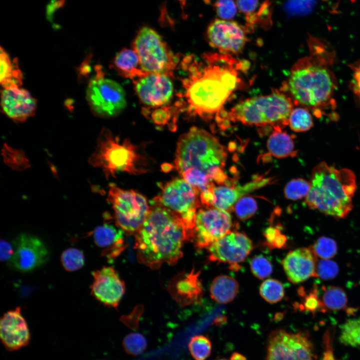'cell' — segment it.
<instances>
[{
  "label": "cell",
  "mask_w": 360,
  "mask_h": 360,
  "mask_svg": "<svg viewBox=\"0 0 360 360\" xmlns=\"http://www.w3.org/2000/svg\"><path fill=\"white\" fill-rule=\"evenodd\" d=\"M152 203L176 215L185 227L188 240H193L196 210L201 204L198 190L183 178H176L166 184Z\"/></svg>",
  "instance_id": "cell-8"
},
{
  "label": "cell",
  "mask_w": 360,
  "mask_h": 360,
  "mask_svg": "<svg viewBox=\"0 0 360 360\" xmlns=\"http://www.w3.org/2000/svg\"><path fill=\"white\" fill-rule=\"evenodd\" d=\"M0 82L4 88L20 87L22 84V74L18 60H12L8 54L2 48L0 52Z\"/></svg>",
  "instance_id": "cell-27"
},
{
  "label": "cell",
  "mask_w": 360,
  "mask_h": 360,
  "mask_svg": "<svg viewBox=\"0 0 360 360\" xmlns=\"http://www.w3.org/2000/svg\"><path fill=\"white\" fill-rule=\"evenodd\" d=\"M170 111L168 108H162L155 110L152 114V120L157 124H165L170 118Z\"/></svg>",
  "instance_id": "cell-48"
},
{
  "label": "cell",
  "mask_w": 360,
  "mask_h": 360,
  "mask_svg": "<svg viewBox=\"0 0 360 360\" xmlns=\"http://www.w3.org/2000/svg\"><path fill=\"white\" fill-rule=\"evenodd\" d=\"M188 348L194 360H206L211 354L212 342L206 336H195L190 340Z\"/></svg>",
  "instance_id": "cell-32"
},
{
  "label": "cell",
  "mask_w": 360,
  "mask_h": 360,
  "mask_svg": "<svg viewBox=\"0 0 360 360\" xmlns=\"http://www.w3.org/2000/svg\"><path fill=\"white\" fill-rule=\"evenodd\" d=\"M114 64L120 73L133 79L148 74L142 69L139 57L134 49L122 50L116 54Z\"/></svg>",
  "instance_id": "cell-28"
},
{
  "label": "cell",
  "mask_w": 360,
  "mask_h": 360,
  "mask_svg": "<svg viewBox=\"0 0 360 360\" xmlns=\"http://www.w3.org/2000/svg\"><path fill=\"white\" fill-rule=\"evenodd\" d=\"M321 300L326 310H341L344 309L348 304L347 296L344 290L336 286L323 288Z\"/></svg>",
  "instance_id": "cell-29"
},
{
  "label": "cell",
  "mask_w": 360,
  "mask_h": 360,
  "mask_svg": "<svg viewBox=\"0 0 360 360\" xmlns=\"http://www.w3.org/2000/svg\"><path fill=\"white\" fill-rule=\"evenodd\" d=\"M108 200L114 210L116 224L126 232H136L150 210L144 196L133 190H125L111 185Z\"/></svg>",
  "instance_id": "cell-10"
},
{
  "label": "cell",
  "mask_w": 360,
  "mask_h": 360,
  "mask_svg": "<svg viewBox=\"0 0 360 360\" xmlns=\"http://www.w3.org/2000/svg\"><path fill=\"white\" fill-rule=\"evenodd\" d=\"M13 246L14 254L9 264L20 272H28L39 268L50 257L47 247L36 236L22 234L14 240Z\"/></svg>",
  "instance_id": "cell-14"
},
{
  "label": "cell",
  "mask_w": 360,
  "mask_h": 360,
  "mask_svg": "<svg viewBox=\"0 0 360 360\" xmlns=\"http://www.w3.org/2000/svg\"><path fill=\"white\" fill-rule=\"evenodd\" d=\"M316 257L323 260L333 258L337 252V244L332 239L326 236L318 238L311 248Z\"/></svg>",
  "instance_id": "cell-38"
},
{
  "label": "cell",
  "mask_w": 360,
  "mask_h": 360,
  "mask_svg": "<svg viewBox=\"0 0 360 360\" xmlns=\"http://www.w3.org/2000/svg\"><path fill=\"white\" fill-rule=\"evenodd\" d=\"M66 0H51L46 8V17L49 21L54 20V14L60 8H63Z\"/></svg>",
  "instance_id": "cell-50"
},
{
  "label": "cell",
  "mask_w": 360,
  "mask_h": 360,
  "mask_svg": "<svg viewBox=\"0 0 360 360\" xmlns=\"http://www.w3.org/2000/svg\"><path fill=\"white\" fill-rule=\"evenodd\" d=\"M230 360H246V357L238 352H234L232 354Z\"/></svg>",
  "instance_id": "cell-51"
},
{
  "label": "cell",
  "mask_w": 360,
  "mask_h": 360,
  "mask_svg": "<svg viewBox=\"0 0 360 360\" xmlns=\"http://www.w3.org/2000/svg\"><path fill=\"white\" fill-rule=\"evenodd\" d=\"M0 336L2 344L9 352L16 350L28 344L30 332L20 307L8 311L1 317Z\"/></svg>",
  "instance_id": "cell-19"
},
{
  "label": "cell",
  "mask_w": 360,
  "mask_h": 360,
  "mask_svg": "<svg viewBox=\"0 0 360 360\" xmlns=\"http://www.w3.org/2000/svg\"><path fill=\"white\" fill-rule=\"evenodd\" d=\"M258 4V0H236V6L240 10L250 16L255 10Z\"/></svg>",
  "instance_id": "cell-47"
},
{
  "label": "cell",
  "mask_w": 360,
  "mask_h": 360,
  "mask_svg": "<svg viewBox=\"0 0 360 360\" xmlns=\"http://www.w3.org/2000/svg\"><path fill=\"white\" fill-rule=\"evenodd\" d=\"M208 248L209 260L230 264L235 270L244 260L253 248L252 240L244 234L230 232Z\"/></svg>",
  "instance_id": "cell-15"
},
{
  "label": "cell",
  "mask_w": 360,
  "mask_h": 360,
  "mask_svg": "<svg viewBox=\"0 0 360 360\" xmlns=\"http://www.w3.org/2000/svg\"><path fill=\"white\" fill-rule=\"evenodd\" d=\"M310 188V182L298 178L290 181L284 190L285 197L290 200H298L308 194Z\"/></svg>",
  "instance_id": "cell-37"
},
{
  "label": "cell",
  "mask_w": 360,
  "mask_h": 360,
  "mask_svg": "<svg viewBox=\"0 0 360 360\" xmlns=\"http://www.w3.org/2000/svg\"><path fill=\"white\" fill-rule=\"evenodd\" d=\"M91 294L98 300L108 306L116 307L124 292L125 284L116 270L111 266H103L92 272Z\"/></svg>",
  "instance_id": "cell-18"
},
{
  "label": "cell",
  "mask_w": 360,
  "mask_h": 360,
  "mask_svg": "<svg viewBox=\"0 0 360 360\" xmlns=\"http://www.w3.org/2000/svg\"><path fill=\"white\" fill-rule=\"evenodd\" d=\"M349 66L352 70L350 87L360 103V60Z\"/></svg>",
  "instance_id": "cell-46"
},
{
  "label": "cell",
  "mask_w": 360,
  "mask_h": 360,
  "mask_svg": "<svg viewBox=\"0 0 360 360\" xmlns=\"http://www.w3.org/2000/svg\"><path fill=\"white\" fill-rule=\"evenodd\" d=\"M274 130L270 136L267 148L270 152L278 158L294 156L296 151L291 136L282 130L280 126H274Z\"/></svg>",
  "instance_id": "cell-26"
},
{
  "label": "cell",
  "mask_w": 360,
  "mask_h": 360,
  "mask_svg": "<svg viewBox=\"0 0 360 360\" xmlns=\"http://www.w3.org/2000/svg\"><path fill=\"white\" fill-rule=\"evenodd\" d=\"M170 75L150 73L136 78L134 82L136 92L145 104L158 107L166 104L173 92V84Z\"/></svg>",
  "instance_id": "cell-17"
},
{
  "label": "cell",
  "mask_w": 360,
  "mask_h": 360,
  "mask_svg": "<svg viewBox=\"0 0 360 360\" xmlns=\"http://www.w3.org/2000/svg\"><path fill=\"white\" fill-rule=\"evenodd\" d=\"M140 66L146 73L171 75L177 60L161 36L148 26L140 28L133 42Z\"/></svg>",
  "instance_id": "cell-9"
},
{
  "label": "cell",
  "mask_w": 360,
  "mask_h": 360,
  "mask_svg": "<svg viewBox=\"0 0 360 360\" xmlns=\"http://www.w3.org/2000/svg\"><path fill=\"white\" fill-rule=\"evenodd\" d=\"M182 64L187 72L182 80L184 110L204 120L220 118L224 104L241 82L243 64L230 54L213 52L200 60L186 56Z\"/></svg>",
  "instance_id": "cell-1"
},
{
  "label": "cell",
  "mask_w": 360,
  "mask_h": 360,
  "mask_svg": "<svg viewBox=\"0 0 360 360\" xmlns=\"http://www.w3.org/2000/svg\"><path fill=\"white\" fill-rule=\"evenodd\" d=\"M88 162L100 168L106 178L120 172L138 175L148 171V159L140 147L128 139L120 140L106 128L102 130Z\"/></svg>",
  "instance_id": "cell-6"
},
{
  "label": "cell",
  "mask_w": 360,
  "mask_h": 360,
  "mask_svg": "<svg viewBox=\"0 0 360 360\" xmlns=\"http://www.w3.org/2000/svg\"><path fill=\"white\" fill-rule=\"evenodd\" d=\"M215 8L217 14L224 20L232 18L236 14L237 6L234 0H217Z\"/></svg>",
  "instance_id": "cell-45"
},
{
  "label": "cell",
  "mask_w": 360,
  "mask_h": 360,
  "mask_svg": "<svg viewBox=\"0 0 360 360\" xmlns=\"http://www.w3.org/2000/svg\"><path fill=\"white\" fill-rule=\"evenodd\" d=\"M13 244L6 240H2L0 243V258L2 261H9L14 254Z\"/></svg>",
  "instance_id": "cell-49"
},
{
  "label": "cell",
  "mask_w": 360,
  "mask_h": 360,
  "mask_svg": "<svg viewBox=\"0 0 360 360\" xmlns=\"http://www.w3.org/2000/svg\"><path fill=\"white\" fill-rule=\"evenodd\" d=\"M293 100L278 91L265 96L248 98L233 107L225 114L226 118L248 125L264 126L288 124Z\"/></svg>",
  "instance_id": "cell-7"
},
{
  "label": "cell",
  "mask_w": 360,
  "mask_h": 360,
  "mask_svg": "<svg viewBox=\"0 0 360 360\" xmlns=\"http://www.w3.org/2000/svg\"><path fill=\"white\" fill-rule=\"evenodd\" d=\"M310 182L305 200L309 208L336 218H346L352 210L356 185L351 170H338L322 162L314 168Z\"/></svg>",
  "instance_id": "cell-4"
},
{
  "label": "cell",
  "mask_w": 360,
  "mask_h": 360,
  "mask_svg": "<svg viewBox=\"0 0 360 360\" xmlns=\"http://www.w3.org/2000/svg\"><path fill=\"white\" fill-rule=\"evenodd\" d=\"M271 178H257L244 185L237 186L222 185L210 188L212 200L211 207L229 212L234 210L236 203L246 194L269 184Z\"/></svg>",
  "instance_id": "cell-22"
},
{
  "label": "cell",
  "mask_w": 360,
  "mask_h": 360,
  "mask_svg": "<svg viewBox=\"0 0 360 360\" xmlns=\"http://www.w3.org/2000/svg\"><path fill=\"white\" fill-rule=\"evenodd\" d=\"M239 286L236 280L228 275L216 277L210 286L212 298L218 303L225 304L232 302L236 296Z\"/></svg>",
  "instance_id": "cell-25"
},
{
  "label": "cell",
  "mask_w": 360,
  "mask_h": 360,
  "mask_svg": "<svg viewBox=\"0 0 360 360\" xmlns=\"http://www.w3.org/2000/svg\"><path fill=\"white\" fill-rule=\"evenodd\" d=\"M122 346L125 352L129 355L138 356L144 352L147 348L146 338L138 332H132L124 336Z\"/></svg>",
  "instance_id": "cell-36"
},
{
  "label": "cell",
  "mask_w": 360,
  "mask_h": 360,
  "mask_svg": "<svg viewBox=\"0 0 360 360\" xmlns=\"http://www.w3.org/2000/svg\"><path fill=\"white\" fill-rule=\"evenodd\" d=\"M2 154L6 164L12 169L22 170L30 166L28 159L21 150L14 149L4 144Z\"/></svg>",
  "instance_id": "cell-34"
},
{
  "label": "cell",
  "mask_w": 360,
  "mask_h": 360,
  "mask_svg": "<svg viewBox=\"0 0 360 360\" xmlns=\"http://www.w3.org/2000/svg\"><path fill=\"white\" fill-rule=\"evenodd\" d=\"M266 360H313V346L304 332L278 328L268 336Z\"/></svg>",
  "instance_id": "cell-12"
},
{
  "label": "cell",
  "mask_w": 360,
  "mask_h": 360,
  "mask_svg": "<svg viewBox=\"0 0 360 360\" xmlns=\"http://www.w3.org/2000/svg\"><path fill=\"white\" fill-rule=\"evenodd\" d=\"M339 340L345 346L360 347V318L348 319L340 326Z\"/></svg>",
  "instance_id": "cell-30"
},
{
  "label": "cell",
  "mask_w": 360,
  "mask_h": 360,
  "mask_svg": "<svg viewBox=\"0 0 360 360\" xmlns=\"http://www.w3.org/2000/svg\"><path fill=\"white\" fill-rule=\"evenodd\" d=\"M60 260L64 268L68 272L77 270L84 264L83 252L74 248L65 250L61 254Z\"/></svg>",
  "instance_id": "cell-35"
},
{
  "label": "cell",
  "mask_w": 360,
  "mask_h": 360,
  "mask_svg": "<svg viewBox=\"0 0 360 360\" xmlns=\"http://www.w3.org/2000/svg\"><path fill=\"white\" fill-rule=\"evenodd\" d=\"M266 245L270 248H280L284 247L286 238L281 233L279 228L269 227L264 232Z\"/></svg>",
  "instance_id": "cell-42"
},
{
  "label": "cell",
  "mask_w": 360,
  "mask_h": 360,
  "mask_svg": "<svg viewBox=\"0 0 360 360\" xmlns=\"http://www.w3.org/2000/svg\"><path fill=\"white\" fill-rule=\"evenodd\" d=\"M232 222L228 212L214 207L199 210L196 213L193 240L197 248H208L231 232Z\"/></svg>",
  "instance_id": "cell-13"
},
{
  "label": "cell",
  "mask_w": 360,
  "mask_h": 360,
  "mask_svg": "<svg viewBox=\"0 0 360 360\" xmlns=\"http://www.w3.org/2000/svg\"><path fill=\"white\" fill-rule=\"evenodd\" d=\"M316 258L311 248H300L290 251L282 261L288 280L298 284L318 276Z\"/></svg>",
  "instance_id": "cell-20"
},
{
  "label": "cell",
  "mask_w": 360,
  "mask_h": 360,
  "mask_svg": "<svg viewBox=\"0 0 360 360\" xmlns=\"http://www.w3.org/2000/svg\"><path fill=\"white\" fill-rule=\"evenodd\" d=\"M200 272L181 276L171 284L172 295L180 302L184 304L196 302L201 300L203 288L198 278Z\"/></svg>",
  "instance_id": "cell-24"
},
{
  "label": "cell",
  "mask_w": 360,
  "mask_h": 360,
  "mask_svg": "<svg viewBox=\"0 0 360 360\" xmlns=\"http://www.w3.org/2000/svg\"><path fill=\"white\" fill-rule=\"evenodd\" d=\"M339 268L334 262L330 260H323L317 262L318 276L324 280L334 278L338 272Z\"/></svg>",
  "instance_id": "cell-44"
},
{
  "label": "cell",
  "mask_w": 360,
  "mask_h": 360,
  "mask_svg": "<svg viewBox=\"0 0 360 360\" xmlns=\"http://www.w3.org/2000/svg\"><path fill=\"white\" fill-rule=\"evenodd\" d=\"M89 106L96 114L104 117L114 116L126 106L125 92L115 81L104 76L100 67L90 82L86 90Z\"/></svg>",
  "instance_id": "cell-11"
},
{
  "label": "cell",
  "mask_w": 360,
  "mask_h": 360,
  "mask_svg": "<svg viewBox=\"0 0 360 360\" xmlns=\"http://www.w3.org/2000/svg\"><path fill=\"white\" fill-rule=\"evenodd\" d=\"M206 36L210 44L223 54H236L244 49L248 38L244 28L236 22L216 19L209 24Z\"/></svg>",
  "instance_id": "cell-16"
},
{
  "label": "cell",
  "mask_w": 360,
  "mask_h": 360,
  "mask_svg": "<svg viewBox=\"0 0 360 360\" xmlns=\"http://www.w3.org/2000/svg\"><path fill=\"white\" fill-rule=\"evenodd\" d=\"M92 234L96 244L103 248V256L109 260L118 256L124 249V238L122 229L104 224L96 228Z\"/></svg>",
  "instance_id": "cell-23"
},
{
  "label": "cell",
  "mask_w": 360,
  "mask_h": 360,
  "mask_svg": "<svg viewBox=\"0 0 360 360\" xmlns=\"http://www.w3.org/2000/svg\"><path fill=\"white\" fill-rule=\"evenodd\" d=\"M216 360H226V358H220V359Z\"/></svg>",
  "instance_id": "cell-52"
},
{
  "label": "cell",
  "mask_w": 360,
  "mask_h": 360,
  "mask_svg": "<svg viewBox=\"0 0 360 360\" xmlns=\"http://www.w3.org/2000/svg\"><path fill=\"white\" fill-rule=\"evenodd\" d=\"M300 310L305 312H325V308L320 296L318 288H314L308 295L304 296Z\"/></svg>",
  "instance_id": "cell-41"
},
{
  "label": "cell",
  "mask_w": 360,
  "mask_h": 360,
  "mask_svg": "<svg viewBox=\"0 0 360 360\" xmlns=\"http://www.w3.org/2000/svg\"><path fill=\"white\" fill-rule=\"evenodd\" d=\"M288 124L293 131L303 132L310 129L314 122L308 108H298L292 110L289 116Z\"/></svg>",
  "instance_id": "cell-31"
},
{
  "label": "cell",
  "mask_w": 360,
  "mask_h": 360,
  "mask_svg": "<svg viewBox=\"0 0 360 360\" xmlns=\"http://www.w3.org/2000/svg\"><path fill=\"white\" fill-rule=\"evenodd\" d=\"M1 106L9 118L24 122L34 114L36 101L25 89L20 87L4 88L1 92Z\"/></svg>",
  "instance_id": "cell-21"
},
{
  "label": "cell",
  "mask_w": 360,
  "mask_h": 360,
  "mask_svg": "<svg viewBox=\"0 0 360 360\" xmlns=\"http://www.w3.org/2000/svg\"><path fill=\"white\" fill-rule=\"evenodd\" d=\"M262 298L269 303L274 304L282 299L284 294L282 284L277 280L269 278L264 281L260 287Z\"/></svg>",
  "instance_id": "cell-33"
},
{
  "label": "cell",
  "mask_w": 360,
  "mask_h": 360,
  "mask_svg": "<svg viewBox=\"0 0 360 360\" xmlns=\"http://www.w3.org/2000/svg\"><path fill=\"white\" fill-rule=\"evenodd\" d=\"M227 155L224 146L215 136L202 128L192 127L178 142L174 166L180 174L196 170L210 178L214 168H224Z\"/></svg>",
  "instance_id": "cell-5"
},
{
  "label": "cell",
  "mask_w": 360,
  "mask_h": 360,
  "mask_svg": "<svg viewBox=\"0 0 360 360\" xmlns=\"http://www.w3.org/2000/svg\"><path fill=\"white\" fill-rule=\"evenodd\" d=\"M184 240L188 238L182 220L168 210L152 204L136 232L137 259L152 269L160 268L164 263L176 264L182 256Z\"/></svg>",
  "instance_id": "cell-3"
},
{
  "label": "cell",
  "mask_w": 360,
  "mask_h": 360,
  "mask_svg": "<svg viewBox=\"0 0 360 360\" xmlns=\"http://www.w3.org/2000/svg\"><path fill=\"white\" fill-rule=\"evenodd\" d=\"M308 41L310 55L293 65L286 87L294 104L310 110L317 118L330 114L336 120L333 114L337 82L330 68L334 52L323 40L310 36Z\"/></svg>",
  "instance_id": "cell-2"
},
{
  "label": "cell",
  "mask_w": 360,
  "mask_h": 360,
  "mask_svg": "<svg viewBox=\"0 0 360 360\" xmlns=\"http://www.w3.org/2000/svg\"><path fill=\"white\" fill-rule=\"evenodd\" d=\"M316 2V0H288L286 9L291 15L304 14L312 10Z\"/></svg>",
  "instance_id": "cell-43"
},
{
  "label": "cell",
  "mask_w": 360,
  "mask_h": 360,
  "mask_svg": "<svg viewBox=\"0 0 360 360\" xmlns=\"http://www.w3.org/2000/svg\"><path fill=\"white\" fill-rule=\"evenodd\" d=\"M234 210L239 219L246 220L256 213L257 210L256 202L250 196H243L236 203Z\"/></svg>",
  "instance_id": "cell-39"
},
{
  "label": "cell",
  "mask_w": 360,
  "mask_h": 360,
  "mask_svg": "<svg viewBox=\"0 0 360 360\" xmlns=\"http://www.w3.org/2000/svg\"><path fill=\"white\" fill-rule=\"evenodd\" d=\"M250 268L252 274L258 279H264L272 272V266L270 262L266 257L256 256L250 262Z\"/></svg>",
  "instance_id": "cell-40"
}]
</instances>
